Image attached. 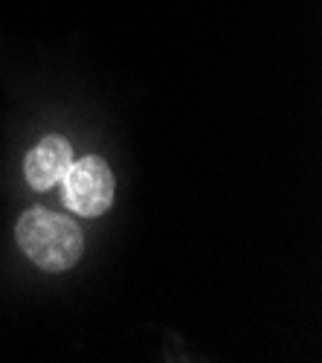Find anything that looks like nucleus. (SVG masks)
<instances>
[{
  "label": "nucleus",
  "instance_id": "obj_1",
  "mask_svg": "<svg viewBox=\"0 0 322 363\" xmlns=\"http://www.w3.org/2000/svg\"><path fill=\"white\" fill-rule=\"evenodd\" d=\"M15 238L23 256L47 274H64L84 253V235L79 224L67 216L50 213L44 206L26 209L18 218Z\"/></svg>",
  "mask_w": 322,
  "mask_h": 363
},
{
  "label": "nucleus",
  "instance_id": "obj_2",
  "mask_svg": "<svg viewBox=\"0 0 322 363\" xmlns=\"http://www.w3.org/2000/svg\"><path fill=\"white\" fill-rule=\"evenodd\" d=\"M62 186H64V195H62L64 206L81 218L105 216L113 203V189H116L110 166L96 155L73 160L62 177Z\"/></svg>",
  "mask_w": 322,
  "mask_h": 363
},
{
  "label": "nucleus",
  "instance_id": "obj_3",
  "mask_svg": "<svg viewBox=\"0 0 322 363\" xmlns=\"http://www.w3.org/2000/svg\"><path fill=\"white\" fill-rule=\"evenodd\" d=\"M73 163V145L62 134H47L35 148L23 157V177L35 192H47L55 184H62L64 172Z\"/></svg>",
  "mask_w": 322,
  "mask_h": 363
}]
</instances>
